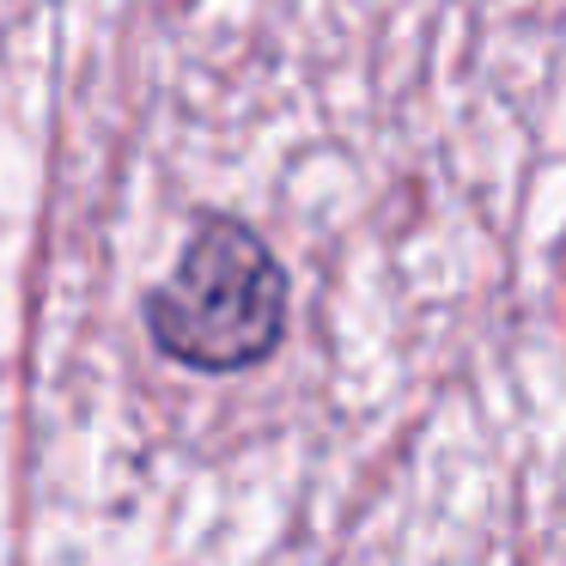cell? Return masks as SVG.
I'll use <instances>...</instances> for the list:
<instances>
[{
  "instance_id": "6da1fadb",
  "label": "cell",
  "mask_w": 566,
  "mask_h": 566,
  "mask_svg": "<svg viewBox=\"0 0 566 566\" xmlns=\"http://www.w3.org/2000/svg\"><path fill=\"white\" fill-rule=\"evenodd\" d=\"M147 323L153 342L184 366H256L286 329V274L250 226L208 220L153 293Z\"/></svg>"
}]
</instances>
